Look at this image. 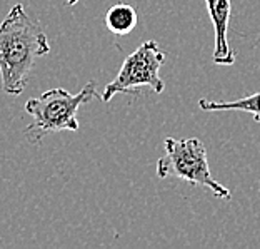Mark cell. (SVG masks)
I'll use <instances>...</instances> for the list:
<instances>
[{"label": "cell", "instance_id": "4", "mask_svg": "<svg viewBox=\"0 0 260 249\" xmlns=\"http://www.w3.org/2000/svg\"><path fill=\"white\" fill-rule=\"evenodd\" d=\"M165 62V54L158 49L155 40H147L139 45L125 61H123L115 79L104 87L100 96L102 102H110L117 94L135 92L137 87H150L155 94L165 91V82L160 79V67Z\"/></svg>", "mask_w": 260, "mask_h": 249}, {"label": "cell", "instance_id": "3", "mask_svg": "<svg viewBox=\"0 0 260 249\" xmlns=\"http://www.w3.org/2000/svg\"><path fill=\"white\" fill-rule=\"evenodd\" d=\"M165 156L157 161V176L160 179L177 177L193 186H202L218 199H230V191L217 182L210 174L209 156L200 139H174L164 141Z\"/></svg>", "mask_w": 260, "mask_h": 249}, {"label": "cell", "instance_id": "2", "mask_svg": "<svg viewBox=\"0 0 260 249\" xmlns=\"http://www.w3.org/2000/svg\"><path fill=\"white\" fill-rule=\"evenodd\" d=\"M97 84L90 80L82 87L79 94H70L62 87L50 89L39 97H30L25 102V112L32 116V122L25 129V139L30 144H42L45 135L70 130H79L77 110L82 104L97 99Z\"/></svg>", "mask_w": 260, "mask_h": 249}, {"label": "cell", "instance_id": "1", "mask_svg": "<svg viewBox=\"0 0 260 249\" xmlns=\"http://www.w3.org/2000/svg\"><path fill=\"white\" fill-rule=\"evenodd\" d=\"M50 52L49 39L39 20L17 4L0 23V75L9 96H20L27 87L39 57Z\"/></svg>", "mask_w": 260, "mask_h": 249}, {"label": "cell", "instance_id": "6", "mask_svg": "<svg viewBox=\"0 0 260 249\" xmlns=\"http://www.w3.org/2000/svg\"><path fill=\"white\" fill-rule=\"evenodd\" d=\"M137 12L128 4H115L105 14V27L115 35H128L137 27Z\"/></svg>", "mask_w": 260, "mask_h": 249}, {"label": "cell", "instance_id": "8", "mask_svg": "<svg viewBox=\"0 0 260 249\" xmlns=\"http://www.w3.org/2000/svg\"><path fill=\"white\" fill-rule=\"evenodd\" d=\"M77 2H79V0H67V5L69 7H72V5H75Z\"/></svg>", "mask_w": 260, "mask_h": 249}, {"label": "cell", "instance_id": "5", "mask_svg": "<svg viewBox=\"0 0 260 249\" xmlns=\"http://www.w3.org/2000/svg\"><path fill=\"white\" fill-rule=\"evenodd\" d=\"M205 4L215 32L214 62L217 65H232L235 62V54L230 49L227 39L232 4H230V0H205Z\"/></svg>", "mask_w": 260, "mask_h": 249}, {"label": "cell", "instance_id": "7", "mask_svg": "<svg viewBox=\"0 0 260 249\" xmlns=\"http://www.w3.org/2000/svg\"><path fill=\"white\" fill-rule=\"evenodd\" d=\"M199 107L205 112H218V110H242L249 112L253 119L260 122V92L252 94L249 97L234 100V102H222V100H207L200 99Z\"/></svg>", "mask_w": 260, "mask_h": 249}]
</instances>
